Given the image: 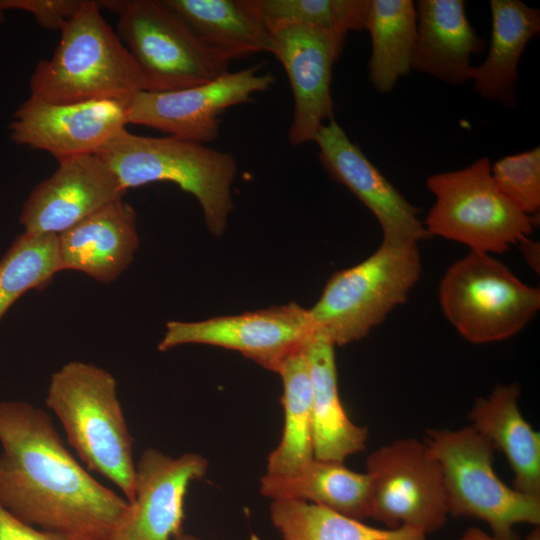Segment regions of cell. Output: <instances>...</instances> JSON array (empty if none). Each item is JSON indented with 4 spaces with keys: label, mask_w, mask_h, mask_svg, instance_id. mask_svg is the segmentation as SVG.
<instances>
[{
    "label": "cell",
    "mask_w": 540,
    "mask_h": 540,
    "mask_svg": "<svg viewBox=\"0 0 540 540\" xmlns=\"http://www.w3.org/2000/svg\"><path fill=\"white\" fill-rule=\"evenodd\" d=\"M58 272L57 235L17 236L0 260V322L21 296L43 289Z\"/></svg>",
    "instance_id": "28"
},
{
    "label": "cell",
    "mask_w": 540,
    "mask_h": 540,
    "mask_svg": "<svg viewBox=\"0 0 540 540\" xmlns=\"http://www.w3.org/2000/svg\"><path fill=\"white\" fill-rule=\"evenodd\" d=\"M49 59L40 60L30 78V97L52 103L128 100L146 91L144 77L98 1L84 0L61 29Z\"/></svg>",
    "instance_id": "3"
},
{
    "label": "cell",
    "mask_w": 540,
    "mask_h": 540,
    "mask_svg": "<svg viewBox=\"0 0 540 540\" xmlns=\"http://www.w3.org/2000/svg\"><path fill=\"white\" fill-rule=\"evenodd\" d=\"M518 384H499L475 400L468 414L472 427L506 456L514 473L513 488L540 496V433L524 419Z\"/></svg>",
    "instance_id": "21"
},
{
    "label": "cell",
    "mask_w": 540,
    "mask_h": 540,
    "mask_svg": "<svg viewBox=\"0 0 540 540\" xmlns=\"http://www.w3.org/2000/svg\"><path fill=\"white\" fill-rule=\"evenodd\" d=\"M5 18H6V11L0 5V29L5 22Z\"/></svg>",
    "instance_id": "36"
},
{
    "label": "cell",
    "mask_w": 540,
    "mask_h": 540,
    "mask_svg": "<svg viewBox=\"0 0 540 540\" xmlns=\"http://www.w3.org/2000/svg\"><path fill=\"white\" fill-rule=\"evenodd\" d=\"M334 347L318 334L305 345L312 385L314 458L344 462L366 448L368 429L355 424L341 403Z\"/></svg>",
    "instance_id": "22"
},
{
    "label": "cell",
    "mask_w": 540,
    "mask_h": 540,
    "mask_svg": "<svg viewBox=\"0 0 540 540\" xmlns=\"http://www.w3.org/2000/svg\"><path fill=\"white\" fill-rule=\"evenodd\" d=\"M46 405L61 422L68 443L87 468L113 482L133 503V437L114 376L95 364L70 361L51 375Z\"/></svg>",
    "instance_id": "2"
},
{
    "label": "cell",
    "mask_w": 540,
    "mask_h": 540,
    "mask_svg": "<svg viewBox=\"0 0 540 540\" xmlns=\"http://www.w3.org/2000/svg\"><path fill=\"white\" fill-rule=\"evenodd\" d=\"M58 163L57 170L37 184L24 202L19 222L27 233L59 235L125 193L98 155Z\"/></svg>",
    "instance_id": "16"
},
{
    "label": "cell",
    "mask_w": 540,
    "mask_h": 540,
    "mask_svg": "<svg viewBox=\"0 0 540 540\" xmlns=\"http://www.w3.org/2000/svg\"><path fill=\"white\" fill-rule=\"evenodd\" d=\"M437 460L448 514L485 522L492 535L516 540L515 525L539 526L540 496L506 485L493 468L494 446L472 426L430 429L423 440Z\"/></svg>",
    "instance_id": "6"
},
{
    "label": "cell",
    "mask_w": 540,
    "mask_h": 540,
    "mask_svg": "<svg viewBox=\"0 0 540 540\" xmlns=\"http://www.w3.org/2000/svg\"><path fill=\"white\" fill-rule=\"evenodd\" d=\"M277 373L283 381L281 440L267 459V472L288 474L314 458L312 385L305 346L289 355Z\"/></svg>",
    "instance_id": "26"
},
{
    "label": "cell",
    "mask_w": 540,
    "mask_h": 540,
    "mask_svg": "<svg viewBox=\"0 0 540 540\" xmlns=\"http://www.w3.org/2000/svg\"><path fill=\"white\" fill-rule=\"evenodd\" d=\"M371 0H255L268 27L304 25L346 34L365 29Z\"/></svg>",
    "instance_id": "29"
},
{
    "label": "cell",
    "mask_w": 540,
    "mask_h": 540,
    "mask_svg": "<svg viewBox=\"0 0 540 540\" xmlns=\"http://www.w3.org/2000/svg\"><path fill=\"white\" fill-rule=\"evenodd\" d=\"M520 251L522 252L525 261L527 264L534 270L539 273L540 268V246L538 242L531 240L530 238L525 239L519 244Z\"/></svg>",
    "instance_id": "33"
},
{
    "label": "cell",
    "mask_w": 540,
    "mask_h": 540,
    "mask_svg": "<svg viewBox=\"0 0 540 540\" xmlns=\"http://www.w3.org/2000/svg\"><path fill=\"white\" fill-rule=\"evenodd\" d=\"M365 29L371 37L369 80L386 94L412 70L417 15L412 0H371Z\"/></svg>",
    "instance_id": "25"
},
{
    "label": "cell",
    "mask_w": 540,
    "mask_h": 540,
    "mask_svg": "<svg viewBox=\"0 0 540 540\" xmlns=\"http://www.w3.org/2000/svg\"><path fill=\"white\" fill-rule=\"evenodd\" d=\"M422 271L418 243L380 247L359 264L337 271L308 309L314 334L334 346L358 341L405 302Z\"/></svg>",
    "instance_id": "5"
},
{
    "label": "cell",
    "mask_w": 540,
    "mask_h": 540,
    "mask_svg": "<svg viewBox=\"0 0 540 540\" xmlns=\"http://www.w3.org/2000/svg\"><path fill=\"white\" fill-rule=\"evenodd\" d=\"M0 540H88L31 526L0 505Z\"/></svg>",
    "instance_id": "32"
},
{
    "label": "cell",
    "mask_w": 540,
    "mask_h": 540,
    "mask_svg": "<svg viewBox=\"0 0 540 540\" xmlns=\"http://www.w3.org/2000/svg\"><path fill=\"white\" fill-rule=\"evenodd\" d=\"M270 34L271 53L283 65L293 94L289 142L314 141L319 128L334 119L332 72L347 35L304 25L278 26Z\"/></svg>",
    "instance_id": "14"
},
{
    "label": "cell",
    "mask_w": 540,
    "mask_h": 540,
    "mask_svg": "<svg viewBox=\"0 0 540 540\" xmlns=\"http://www.w3.org/2000/svg\"><path fill=\"white\" fill-rule=\"evenodd\" d=\"M275 83L272 73L252 66L197 86L166 92L140 91L126 101L128 124L159 130L167 136L209 143L219 136V116L247 103Z\"/></svg>",
    "instance_id": "11"
},
{
    "label": "cell",
    "mask_w": 540,
    "mask_h": 540,
    "mask_svg": "<svg viewBox=\"0 0 540 540\" xmlns=\"http://www.w3.org/2000/svg\"><path fill=\"white\" fill-rule=\"evenodd\" d=\"M314 335L308 309L295 302L198 322L169 321L158 344L167 351L184 344L235 350L263 368L277 372L281 363Z\"/></svg>",
    "instance_id": "12"
},
{
    "label": "cell",
    "mask_w": 540,
    "mask_h": 540,
    "mask_svg": "<svg viewBox=\"0 0 540 540\" xmlns=\"http://www.w3.org/2000/svg\"><path fill=\"white\" fill-rule=\"evenodd\" d=\"M97 155L125 192L153 182L175 183L198 200L208 229L223 233L233 209L237 162L232 154L172 136H140L126 130Z\"/></svg>",
    "instance_id": "4"
},
{
    "label": "cell",
    "mask_w": 540,
    "mask_h": 540,
    "mask_svg": "<svg viewBox=\"0 0 540 540\" xmlns=\"http://www.w3.org/2000/svg\"><path fill=\"white\" fill-rule=\"evenodd\" d=\"M371 484L370 518L385 528L401 526L425 535L448 517L441 468L424 441L400 438L366 459Z\"/></svg>",
    "instance_id": "10"
},
{
    "label": "cell",
    "mask_w": 540,
    "mask_h": 540,
    "mask_svg": "<svg viewBox=\"0 0 540 540\" xmlns=\"http://www.w3.org/2000/svg\"><path fill=\"white\" fill-rule=\"evenodd\" d=\"M207 469L200 454L171 457L146 448L136 463L131 515L109 540H173L182 533L187 489Z\"/></svg>",
    "instance_id": "17"
},
{
    "label": "cell",
    "mask_w": 540,
    "mask_h": 540,
    "mask_svg": "<svg viewBox=\"0 0 540 540\" xmlns=\"http://www.w3.org/2000/svg\"><path fill=\"white\" fill-rule=\"evenodd\" d=\"M126 101L52 103L29 96L14 112L9 135L17 145L46 151L58 162L97 155L127 130Z\"/></svg>",
    "instance_id": "13"
},
{
    "label": "cell",
    "mask_w": 540,
    "mask_h": 540,
    "mask_svg": "<svg viewBox=\"0 0 540 540\" xmlns=\"http://www.w3.org/2000/svg\"><path fill=\"white\" fill-rule=\"evenodd\" d=\"M99 3L117 15L115 31L138 65L146 91L185 89L228 72L230 61L206 46L163 0Z\"/></svg>",
    "instance_id": "8"
},
{
    "label": "cell",
    "mask_w": 540,
    "mask_h": 540,
    "mask_svg": "<svg viewBox=\"0 0 540 540\" xmlns=\"http://www.w3.org/2000/svg\"><path fill=\"white\" fill-rule=\"evenodd\" d=\"M173 540H199V539L192 535L185 534L182 532L181 534L176 536Z\"/></svg>",
    "instance_id": "35"
},
{
    "label": "cell",
    "mask_w": 540,
    "mask_h": 540,
    "mask_svg": "<svg viewBox=\"0 0 540 540\" xmlns=\"http://www.w3.org/2000/svg\"><path fill=\"white\" fill-rule=\"evenodd\" d=\"M0 505L38 529L109 540L132 503L93 478L72 456L47 412L0 400Z\"/></svg>",
    "instance_id": "1"
},
{
    "label": "cell",
    "mask_w": 540,
    "mask_h": 540,
    "mask_svg": "<svg viewBox=\"0 0 540 540\" xmlns=\"http://www.w3.org/2000/svg\"><path fill=\"white\" fill-rule=\"evenodd\" d=\"M412 70L451 85L470 81L472 55L485 41L469 23L463 0H418Z\"/></svg>",
    "instance_id": "19"
},
{
    "label": "cell",
    "mask_w": 540,
    "mask_h": 540,
    "mask_svg": "<svg viewBox=\"0 0 540 540\" xmlns=\"http://www.w3.org/2000/svg\"><path fill=\"white\" fill-rule=\"evenodd\" d=\"M426 186L435 196L423 222L429 236L490 255L508 251L533 232L535 217L522 212L498 190L486 156L463 169L431 174Z\"/></svg>",
    "instance_id": "7"
},
{
    "label": "cell",
    "mask_w": 540,
    "mask_h": 540,
    "mask_svg": "<svg viewBox=\"0 0 540 540\" xmlns=\"http://www.w3.org/2000/svg\"><path fill=\"white\" fill-rule=\"evenodd\" d=\"M438 294L445 318L472 344L513 337L540 308L539 288L491 255L471 251L447 269Z\"/></svg>",
    "instance_id": "9"
},
{
    "label": "cell",
    "mask_w": 540,
    "mask_h": 540,
    "mask_svg": "<svg viewBox=\"0 0 540 540\" xmlns=\"http://www.w3.org/2000/svg\"><path fill=\"white\" fill-rule=\"evenodd\" d=\"M459 540H507L490 535L478 527H470L464 531ZM526 540H540L539 528L533 530Z\"/></svg>",
    "instance_id": "34"
},
{
    "label": "cell",
    "mask_w": 540,
    "mask_h": 540,
    "mask_svg": "<svg viewBox=\"0 0 540 540\" xmlns=\"http://www.w3.org/2000/svg\"><path fill=\"white\" fill-rule=\"evenodd\" d=\"M138 247L136 213L123 198L57 235L60 271H79L104 284L120 277Z\"/></svg>",
    "instance_id": "18"
},
{
    "label": "cell",
    "mask_w": 540,
    "mask_h": 540,
    "mask_svg": "<svg viewBox=\"0 0 540 540\" xmlns=\"http://www.w3.org/2000/svg\"><path fill=\"white\" fill-rule=\"evenodd\" d=\"M313 142L327 174L349 189L378 220L382 242L401 245L430 237L417 207L379 171L335 119L319 128Z\"/></svg>",
    "instance_id": "15"
},
{
    "label": "cell",
    "mask_w": 540,
    "mask_h": 540,
    "mask_svg": "<svg viewBox=\"0 0 540 540\" xmlns=\"http://www.w3.org/2000/svg\"><path fill=\"white\" fill-rule=\"evenodd\" d=\"M260 492L272 500L307 501L360 521L370 515L369 475L343 462L313 458L292 473H266L260 479Z\"/></svg>",
    "instance_id": "23"
},
{
    "label": "cell",
    "mask_w": 540,
    "mask_h": 540,
    "mask_svg": "<svg viewBox=\"0 0 540 540\" xmlns=\"http://www.w3.org/2000/svg\"><path fill=\"white\" fill-rule=\"evenodd\" d=\"M209 48L230 62L271 53V34L255 0H163Z\"/></svg>",
    "instance_id": "24"
},
{
    "label": "cell",
    "mask_w": 540,
    "mask_h": 540,
    "mask_svg": "<svg viewBox=\"0 0 540 540\" xmlns=\"http://www.w3.org/2000/svg\"><path fill=\"white\" fill-rule=\"evenodd\" d=\"M491 40L485 60L472 66L470 81L485 100L507 108L516 105L520 58L540 32V11L521 0H490Z\"/></svg>",
    "instance_id": "20"
},
{
    "label": "cell",
    "mask_w": 540,
    "mask_h": 540,
    "mask_svg": "<svg viewBox=\"0 0 540 540\" xmlns=\"http://www.w3.org/2000/svg\"><path fill=\"white\" fill-rule=\"evenodd\" d=\"M498 190L529 216L540 208V147L505 156L491 164Z\"/></svg>",
    "instance_id": "30"
},
{
    "label": "cell",
    "mask_w": 540,
    "mask_h": 540,
    "mask_svg": "<svg viewBox=\"0 0 540 540\" xmlns=\"http://www.w3.org/2000/svg\"><path fill=\"white\" fill-rule=\"evenodd\" d=\"M270 518L283 540H428L415 529L374 527L303 500H272Z\"/></svg>",
    "instance_id": "27"
},
{
    "label": "cell",
    "mask_w": 540,
    "mask_h": 540,
    "mask_svg": "<svg viewBox=\"0 0 540 540\" xmlns=\"http://www.w3.org/2000/svg\"><path fill=\"white\" fill-rule=\"evenodd\" d=\"M84 0H0L1 7L21 10L33 16L44 29H61L77 14Z\"/></svg>",
    "instance_id": "31"
}]
</instances>
